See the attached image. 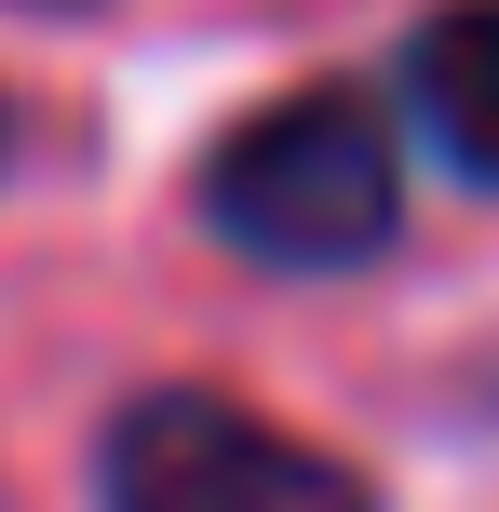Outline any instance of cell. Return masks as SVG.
I'll return each instance as SVG.
<instances>
[{"mask_svg":"<svg viewBox=\"0 0 499 512\" xmlns=\"http://www.w3.org/2000/svg\"><path fill=\"white\" fill-rule=\"evenodd\" d=\"M203 230L257 270L338 283L405 243V122L378 81H324L203 149Z\"/></svg>","mask_w":499,"mask_h":512,"instance_id":"1","label":"cell"},{"mask_svg":"<svg viewBox=\"0 0 499 512\" xmlns=\"http://www.w3.org/2000/svg\"><path fill=\"white\" fill-rule=\"evenodd\" d=\"M95 512H378V486L230 391H135L95 432Z\"/></svg>","mask_w":499,"mask_h":512,"instance_id":"2","label":"cell"},{"mask_svg":"<svg viewBox=\"0 0 499 512\" xmlns=\"http://www.w3.org/2000/svg\"><path fill=\"white\" fill-rule=\"evenodd\" d=\"M392 122L419 135L459 189H499V0L419 14V41H405V68H392Z\"/></svg>","mask_w":499,"mask_h":512,"instance_id":"3","label":"cell"},{"mask_svg":"<svg viewBox=\"0 0 499 512\" xmlns=\"http://www.w3.org/2000/svg\"><path fill=\"white\" fill-rule=\"evenodd\" d=\"M14 14H81V0H14Z\"/></svg>","mask_w":499,"mask_h":512,"instance_id":"4","label":"cell"},{"mask_svg":"<svg viewBox=\"0 0 499 512\" xmlns=\"http://www.w3.org/2000/svg\"><path fill=\"white\" fill-rule=\"evenodd\" d=\"M0 149H14V108H0Z\"/></svg>","mask_w":499,"mask_h":512,"instance_id":"5","label":"cell"}]
</instances>
